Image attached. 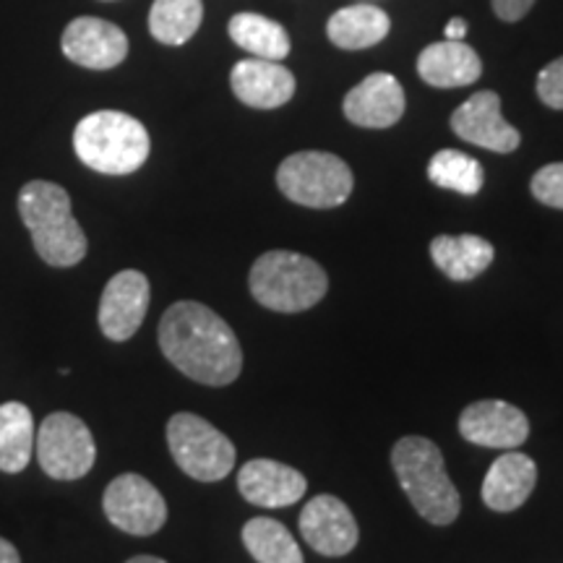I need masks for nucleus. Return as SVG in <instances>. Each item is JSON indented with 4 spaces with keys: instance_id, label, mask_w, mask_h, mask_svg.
<instances>
[{
    "instance_id": "f257e3e1",
    "label": "nucleus",
    "mask_w": 563,
    "mask_h": 563,
    "mask_svg": "<svg viewBox=\"0 0 563 563\" xmlns=\"http://www.w3.org/2000/svg\"><path fill=\"white\" fill-rule=\"evenodd\" d=\"M157 336L162 355L196 384L228 386L241 376V342L203 302L180 300L167 308Z\"/></svg>"
},
{
    "instance_id": "f03ea898",
    "label": "nucleus",
    "mask_w": 563,
    "mask_h": 563,
    "mask_svg": "<svg viewBox=\"0 0 563 563\" xmlns=\"http://www.w3.org/2000/svg\"><path fill=\"white\" fill-rule=\"evenodd\" d=\"M19 214L45 264L68 269L87 256V235L70 211L66 188L51 180H32L19 194Z\"/></svg>"
},
{
    "instance_id": "7ed1b4c3",
    "label": "nucleus",
    "mask_w": 563,
    "mask_h": 563,
    "mask_svg": "<svg viewBox=\"0 0 563 563\" xmlns=\"http://www.w3.org/2000/svg\"><path fill=\"white\" fill-rule=\"evenodd\" d=\"M391 467L422 519L443 527L460 517V493L449 481L446 464H443V456L433 441L422 439V435L399 439L394 443Z\"/></svg>"
},
{
    "instance_id": "20e7f679",
    "label": "nucleus",
    "mask_w": 563,
    "mask_h": 563,
    "mask_svg": "<svg viewBox=\"0 0 563 563\" xmlns=\"http://www.w3.org/2000/svg\"><path fill=\"white\" fill-rule=\"evenodd\" d=\"M74 150L89 170L131 175L150 159L152 141L144 123L118 110H97L74 131Z\"/></svg>"
},
{
    "instance_id": "39448f33",
    "label": "nucleus",
    "mask_w": 563,
    "mask_h": 563,
    "mask_svg": "<svg viewBox=\"0 0 563 563\" xmlns=\"http://www.w3.org/2000/svg\"><path fill=\"white\" fill-rule=\"evenodd\" d=\"M251 295L277 313L313 308L329 290V277L313 258L292 251H269L256 258L249 277Z\"/></svg>"
},
{
    "instance_id": "423d86ee",
    "label": "nucleus",
    "mask_w": 563,
    "mask_h": 563,
    "mask_svg": "<svg viewBox=\"0 0 563 563\" xmlns=\"http://www.w3.org/2000/svg\"><path fill=\"white\" fill-rule=\"evenodd\" d=\"M352 170L329 152H298L277 170V186L287 199L311 209H334L350 199Z\"/></svg>"
},
{
    "instance_id": "0eeeda50",
    "label": "nucleus",
    "mask_w": 563,
    "mask_h": 563,
    "mask_svg": "<svg viewBox=\"0 0 563 563\" xmlns=\"http://www.w3.org/2000/svg\"><path fill=\"white\" fill-rule=\"evenodd\" d=\"M167 446L178 467L199 483H217L235 467V443L194 412H178L167 422Z\"/></svg>"
},
{
    "instance_id": "6e6552de",
    "label": "nucleus",
    "mask_w": 563,
    "mask_h": 563,
    "mask_svg": "<svg viewBox=\"0 0 563 563\" xmlns=\"http://www.w3.org/2000/svg\"><path fill=\"white\" fill-rule=\"evenodd\" d=\"M42 473L53 481H79L95 467L97 446L87 422L70 412H53L42 420L34 439Z\"/></svg>"
},
{
    "instance_id": "1a4fd4ad",
    "label": "nucleus",
    "mask_w": 563,
    "mask_h": 563,
    "mask_svg": "<svg viewBox=\"0 0 563 563\" xmlns=\"http://www.w3.org/2000/svg\"><path fill=\"white\" fill-rule=\"evenodd\" d=\"M102 509L110 525L129 534H139V538L159 532L162 525L167 522V504L162 493L146 477L133 473L115 477L108 485Z\"/></svg>"
},
{
    "instance_id": "9d476101",
    "label": "nucleus",
    "mask_w": 563,
    "mask_h": 563,
    "mask_svg": "<svg viewBox=\"0 0 563 563\" xmlns=\"http://www.w3.org/2000/svg\"><path fill=\"white\" fill-rule=\"evenodd\" d=\"M60 51L70 63L91 70H110L121 66L129 55V37L121 26L97 16H79L66 26Z\"/></svg>"
},
{
    "instance_id": "9b49d317",
    "label": "nucleus",
    "mask_w": 563,
    "mask_h": 563,
    "mask_svg": "<svg viewBox=\"0 0 563 563\" xmlns=\"http://www.w3.org/2000/svg\"><path fill=\"white\" fill-rule=\"evenodd\" d=\"M150 311V279L136 269L118 272L100 298V329L112 342H125L139 332Z\"/></svg>"
},
{
    "instance_id": "f8f14e48",
    "label": "nucleus",
    "mask_w": 563,
    "mask_h": 563,
    "mask_svg": "<svg viewBox=\"0 0 563 563\" xmlns=\"http://www.w3.org/2000/svg\"><path fill=\"white\" fill-rule=\"evenodd\" d=\"M460 433L464 441L485 449H511L522 446L530 435V420L527 415L504 399H481L464 407L460 415Z\"/></svg>"
},
{
    "instance_id": "ddd939ff",
    "label": "nucleus",
    "mask_w": 563,
    "mask_h": 563,
    "mask_svg": "<svg viewBox=\"0 0 563 563\" xmlns=\"http://www.w3.org/2000/svg\"><path fill=\"white\" fill-rule=\"evenodd\" d=\"M452 131L467 144L496 154H511L519 146V131L501 118V97L496 91H475L452 115Z\"/></svg>"
},
{
    "instance_id": "4468645a",
    "label": "nucleus",
    "mask_w": 563,
    "mask_h": 563,
    "mask_svg": "<svg viewBox=\"0 0 563 563\" xmlns=\"http://www.w3.org/2000/svg\"><path fill=\"white\" fill-rule=\"evenodd\" d=\"M300 534L316 553L334 559L357 545V522L340 498L316 496L300 511Z\"/></svg>"
},
{
    "instance_id": "2eb2a0df",
    "label": "nucleus",
    "mask_w": 563,
    "mask_h": 563,
    "mask_svg": "<svg viewBox=\"0 0 563 563\" xmlns=\"http://www.w3.org/2000/svg\"><path fill=\"white\" fill-rule=\"evenodd\" d=\"M344 115L361 129H391L405 115V89L391 74H371L344 97Z\"/></svg>"
},
{
    "instance_id": "dca6fc26",
    "label": "nucleus",
    "mask_w": 563,
    "mask_h": 563,
    "mask_svg": "<svg viewBox=\"0 0 563 563\" xmlns=\"http://www.w3.org/2000/svg\"><path fill=\"white\" fill-rule=\"evenodd\" d=\"M238 488L241 496L253 506L264 509H285L298 504L306 496V477L298 470L274 460H251L238 473Z\"/></svg>"
},
{
    "instance_id": "f3484780",
    "label": "nucleus",
    "mask_w": 563,
    "mask_h": 563,
    "mask_svg": "<svg viewBox=\"0 0 563 563\" xmlns=\"http://www.w3.org/2000/svg\"><path fill=\"white\" fill-rule=\"evenodd\" d=\"M230 87L243 104L256 110H274L292 100L295 76L277 60L249 58L235 63Z\"/></svg>"
},
{
    "instance_id": "a211bd4d",
    "label": "nucleus",
    "mask_w": 563,
    "mask_h": 563,
    "mask_svg": "<svg viewBox=\"0 0 563 563\" xmlns=\"http://www.w3.org/2000/svg\"><path fill=\"white\" fill-rule=\"evenodd\" d=\"M534 483H538V464L511 449L490 464L483 481V501L493 511H517L532 496Z\"/></svg>"
},
{
    "instance_id": "6ab92c4d",
    "label": "nucleus",
    "mask_w": 563,
    "mask_h": 563,
    "mask_svg": "<svg viewBox=\"0 0 563 563\" xmlns=\"http://www.w3.org/2000/svg\"><path fill=\"white\" fill-rule=\"evenodd\" d=\"M418 74L426 84L435 89H454L475 84L483 74L481 55L464 42L446 40L433 42L418 58Z\"/></svg>"
},
{
    "instance_id": "aec40b11",
    "label": "nucleus",
    "mask_w": 563,
    "mask_h": 563,
    "mask_svg": "<svg viewBox=\"0 0 563 563\" xmlns=\"http://www.w3.org/2000/svg\"><path fill=\"white\" fill-rule=\"evenodd\" d=\"M493 245L481 235H439L431 243V258L454 282H470L493 264Z\"/></svg>"
},
{
    "instance_id": "412c9836",
    "label": "nucleus",
    "mask_w": 563,
    "mask_h": 563,
    "mask_svg": "<svg viewBox=\"0 0 563 563\" xmlns=\"http://www.w3.org/2000/svg\"><path fill=\"white\" fill-rule=\"evenodd\" d=\"M391 21L376 5H347L332 13L327 24L329 40L342 51H365V47L378 45L389 34Z\"/></svg>"
},
{
    "instance_id": "4be33fe9",
    "label": "nucleus",
    "mask_w": 563,
    "mask_h": 563,
    "mask_svg": "<svg viewBox=\"0 0 563 563\" xmlns=\"http://www.w3.org/2000/svg\"><path fill=\"white\" fill-rule=\"evenodd\" d=\"M228 32L232 42L253 58L285 60L290 55V34L277 21L258 16V13H235L230 19Z\"/></svg>"
},
{
    "instance_id": "5701e85b",
    "label": "nucleus",
    "mask_w": 563,
    "mask_h": 563,
    "mask_svg": "<svg viewBox=\"0 0 563 563\" xmlns=\"http://www.w3.org/2000/svg\"><path fill=\"white\" fill-rule=\"evenodd\" d=\"M34 418L21 402L0 405V470L9 475L24 473L34 454Z\"/></svg>"
},
{
    "instance_id": "b1692460",
    "label": "nucleus",
    "mask_w": 563,
    "mask_h": 563,
    "mask_svg": "<svg viewBox=\"0 0 563 563\" xmlns=\"http://www.w3.org/2000/svg\"><path fill=\"white\" fill-rule=\"evenodd\" d=\"M201 19V0H154L150 11V32L162 45H186L199 32Z\"/></svg>"
},
{
    "instance_id": "393cba45",
    "label": "nucleus",
    "mask_w": 563,
    "mask_h": 563,
    "mask_svg": "<svg viewBox=\"0 0 563 563\" xmlns=\"http://www.w3.org/2000/svg\"><path fill=\"white\" fill-rule=\"evenodd\" d=\"M243 543L258 563H302V553L285 525L256 517L243 527Z\"/></svg>"
},
{
    "instance_id": "a878e982",
    "label": "nucleus",
    "mask_w": 563,
    "mask_h": 563,
    "mask_svg": "<svg viewBox=\"0 0 563 563\" xmlns=\"http://www.w3.org/2000/svg\"><path fill=\"white\" fill-rule=\"evenodd\" d=\"M428 178L439 188H446V191L475 196L481 194L485 173L481 162L470 157V154L456 150H441L428 162Z\"/></svg>"
},
{
    "instance_id": "bb28decb",
    "label": "nucleus",
    "mask_w": 563,
    "mask_h": 563,
    "mask_svg": "<svg viewBox=\"0 0 563 563\" xmlns=\"http://www.w3.org/2000/svg\"><path fill=\"white\" fill-rule=\"evenodd\" d=\"M530 191L534 199L551 209H563V162H553V165L540 167L532 175Z\"/></svg>"
},
{
    "instance_id": "cd10ccee",
    "label": "nucleus",
    "mask_w": 563,
    "mask_h": 563,
    "mask_svg": "<svg viewBox=\"0 0 563 563\" xmlns=\"http://www.w3.org/2000/svg\"><path fill=\"white\" fill-rule=\"evenodd\" d=\"M538 97L548 108L563 110V58H555L540 70Z\"/></svg>"
},
{
    "instance_id": "c85d7f7f",
    "label": "nucleus",
    "mask_w": 563,
    "mask_h": 563,
    "mask_svg": "<svg viewBox=\"0 0 563 563\" xmlns=\"http://www.w3.org/2000/svg\"><path fill=\"white\" fill-rule=\"evenodd\" d=\"M532 5L534 0H493V11H496V16L501 21H509V24L525 19Z\"/></svg>"
},
{
    "instance_id": "c756f323",
    "label": "nucleus",
    "mask_w": 563,
    "mask_h": 563,
    "mask_svg": "<svg viewBox=\"0 0 563 563\" xmlns=\"http://www.w3.org/2000/svg\"><path fill=\"white\" fill-rule=\"evenodd\" d=\"M464 37H467V21L464 19H452L446 24V40H456V42H462Z\"/></svg>"
},
{
    "instance_id": "7c9ffc66",
    "label": "nucleus",
    "mask_w": 563,
    "mask_h": 563,
    "mask_svg": "<svg viewBox=\"0 0 563 563\" xmlns=\"http://www.w3.org/2000/svg\"><path fill=\"white\" fill-rule=\"evenodd\" d=\"M0 563H21L16 548H13L9 540H3V538H0Z\"/></svg>"
},
{
    "instance_id": "2f4dec72",
    "label": "nucleus",
    "mask_w": 563,
    "mask_h": 563,
    "mask_svg": "<svg viewBox=\"0 0 563 563\" xmlns=\"http://www.w3.org/2000/svg\"><path fill=\"white\" fill-rule=\"evenodd\" d=\"M125 563H167V561L157 559V555H136V559H131V561H125Z\"/></svg>"
}]
</instances>
